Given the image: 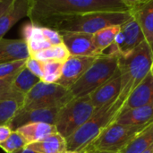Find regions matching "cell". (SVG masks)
Listing matches in <instances>:
<instances>
[{
	"mask_svg": "<svg viewBox=\"0 0 153 153\" xmlns=\"http://www.w3.org/2000/svg\"><path fill=\"white\" fill-rule=\"evenodd\" d=\"M130 11V0H31L28 17L35 25L49 20L100 12Z\"/></svg>",
	"mask_w": 153,
	"mask_h": 153,
	"instance_id": "6da1fadb",
	"label": "cell"
},
{
	"mask_svg": "<svg viewBox=\"0 0 153 153\" xmlns=\"http://www.w3.org/2000/svg\"><path fill=\"white\" fill-rule=\"evenodd\" d=\"M134 89L131 82L122 81V91L119 96L100 108L96 109L92 117L80 129L65 139L67 151H83L106 128L115 123L124 110L125 104Z\"/></svg>",
	"mask_w": 153,
	"mask_h": 153,
	"instance_id": "7a4b0ae2",
	"label": "cell"
},
{
	"mask_svg": "<svg viewBox=\"0 0 153 153\" xmlns=\"http://www.w3.org/2000/svg\"><path fill=\"white\" fill-rule=\"evenodd\" d=\"M131 17L130 11L91 13L52 19L46 22L43 27L53 29L58 32H80L94 35L108 27L122 26Z\"/></svg>",
	"mask_w": 153,
	"mask_h": 153,
	"instance_id": "3957f363",
	"label": "cell"
},
{
	"mask_svg": "<svg viewBox=\"0 0 153 153\" xmlns=\"http://www.w3.org/2000/svg\"><path fill=\"white\" fill-rule=\"evenodd\" d=\"M119 56L102 54L70 89L74 98L89 96L113 77L119 69Z\"/></svg>",
	"mask_w": 153,
	"mask_h": 153,
	"instance_id": "277c9868",
	"label": "cell"
},
{
	"mask_svg": "<svg viewBox=\"0 0 153 153\" xmlns=\"http://www.w3.org/2000/svg\"><path fill=\"white\" fill-rule=\"evenodd\" d=\"M148 125L149 124L143 126H127L115 122L81 152L87 153L99 152L122 153Z\"/></svg>",
	"mask_w": 153,
	"mask_h": 153,
	"instance_id": "5b68a950",
	"label": "cell"
},
{
	"mask_svg": "<svg viewBox=\"0 0 153 153\" xmlns=\"http://www.w3.org/2000/svg\"><path fill=\"white\" fill-rule=\"evenodd\" d=\"M90 96L74 98L62 107L57 114L55 126L57 133L68 138L80 129L95 113Z\"/></svg>",
	"mask_w": 153,
	"mask_h": 153,
	"instance_id": "8992f818",
	"label": "cell"
},
{
	"mask_svg": "<svg viewBox=\"0 0 153 153\" xmlns=\"http://www.w3.org/2000/svg\"><path fill=\"white\" fill-rule=\"evenodd\" d=\"M73 99L70 90L56 83H46L40 81L25 96L23 106L19 112L62 108Z\"/></svg>",
	"mask_w": 153,
	"mask_h": 153,
	"instance_id": "52a82bcc",
	"label": "cell"
},
{
	"mask_svg": "<svg viewBox=\"0 0 153 153\" xmlns=\"http://www.w3.org/2000/svg\"><path fill=\"white\" fill-rule=\"evenodd\" d=\"M153 50L145 40L130 53L119 56V70L122 79L130 82L135 88L151 72Z\"/></svg>",
	"mask_w": 153,
	"mask_h": 153,
	"instance_id": "ba28073f",
	"label": "cell"
},
{
	"mask_svg": "<svg viewBox=\"0 0 153 153\" xmlns=\"http://www.w3.org/2000/svg\"><path fill=\"white\" fill-rule=\"evenodd\" d=\"M63 44L67 48L71 56L98 57L100 54L97 49L93 35L80 32H59Z\"/></svg>",
	"mask_w": 153,
	"mask_h": 153,
	"instance_id": "9c48e42d",
	"label": "cell"
},
{
	"mask_svg": "<svg viewBox=\"0 0 153 153\" xmlns=\"http://www.w3.org/2000/svg\"><path fill=\"white\" fill-rule=\"evenodd\" d=\"M97 57L88 56H69L64 63L62 74L56 84L70 90L76 82L91 67Z\"/></svg>",
	"mask_w": 153,
	"mask_h": 153,
	"instance_id": "30bf717a",
	"label": "cell"
},
{
	"mask_svg": "<svg viewBox=\"0 0 153 153\" xmlns=\"http://www.w3.org/2000/svg\"><path fill=\"white\" fill-rule=\"evenodd\" d=\"M130 13L138 22L153 50V0H130Z\"/></svg>",
	"mask_w": 153,
	"mask_h": 153,
	"instance_id": "8fae6325",
	"label": "cell"
},
{
	"mask_svg": "<svg viewBox=\"0 0 153 153\" xmlns=\"http://www.w3.org/2000/svg\"><path fill=\"white\" fill-rule=\"evenodd\" d=\"M61 108H47V109H32L28 111H21L9 122L8 126L12 131H15L21 126L32 123H46L55 126L57 114Z\"/></svg>",
	"mask_w": 153,
	"mask_h": 153,
	"instance_id": "7c38bea8",
	"label": "cell"
},
{
	"mask_svg": "<svg viewBox=\"0 0 153 153\" xmlns=\"http://www.w3.org/2000/svg\"><path fill=\"white\" fill-rule=\"evenodd\" d=\"M121 91L122 77L120 70L118 69L113 77H111L108 82L96 89L89 96L93 107L98 109L117 99L119 96Z\"/></svg>",
	"mask_w": 153,
	"mask_h": 153,
	"instance_id": "4fadbf2b",
	"label": "cell"
},
{
	"mask_svg": "<svg viewBox=\"0 0 153 153\" xmlns=\"http://www.w3.org/2000/svg\"><path fill=\"white\" fill-rule=\"evenodd\" d=\"M153 104V77L151 73L133 90L124 109L135 108Z\"/></svg>",
	"mask_w": 153,
	"mask_h": 153,
	"instance_id": "5bb4252c",
	"label": "cell"
},
{
	"mask_svg": "<svg viewBox=\"0 0 153 153\" xmlns=\"http://www.w3.org/2000/svg\"><path fill=\"white\" fill-rule=\"evenodd\" d=\"M30 57L26 42L21 39H0V64L26 60Z\"/></svg>",
	"mask_w": 153,
	"mask_h": 153,
	"instance_id": "9a60e30c",
	"label": "cell"
},
{
	"mask_svg": "<svg viewBox=\"0 0 153 153\" xmlns=\"http://www.w3.org/2000/svg\"><path fill=\"white\" fill-rule=\"evenodd\" d=\"M31 0H14L11 7L0 17V39L21 19L28 16Z\"/></svg>",
	"mask_w": 153,
	"mask_h": 153,
	"instance_id": "2e32d148",
	"label": "cell"
},
{
	"mask_svg": "<svg viewBox=\"0 0 153 153\" xmlns=\"http://www.w3.org/2000/svg\"><path fill=\"white\" fill-rule=\"evenodd\" d=\"M121 30L125 36V41L120 50L121 56L130 53L140 44L145 41L143 32L138 22L133 15L126 23L121 26Z\"/></svg>",
	"mask_w": 153,
	"mask_h": 153,
	"instance_id": "e0dca14e",
	"label": "cell"
},
{
	"mask_svg": "<svg viewBox=\"0 0 153 153\" xmlns=\"http://www.w3.org/2000/svg\"><path fill=\"white\" fill-rule=\"evenodd\" d=\"M153 121V104L130 108L124 109L116 122L121 125L127 126H143L150 124Z\"/></svg>",
	"mask_w": 153,
	"mask_h": 153,
	"instance_id": "ac0fdd59",
	"label": "cell"
},
{
	"mask_svg": "<svg viewBox=\"0 0 153 153\" xmlns=\"http://www.w3.org/2000/svg\"><path fill=\"white\" fill-rule=\"evenodd\" d=\"M15 131H17L22 136L27 145L39 142L52 134L57 133L55 126L46 123L28 124L19 127Z\"/></svg>",
	"mask_w": 153,
	"mask_h": 153,
	"instance_id": "d6986e66",
	"label": "cell"
},
{
	"mask_svg": "<svg viewBox=\"0 0 153 153\" xmlns=\"http://www.w3.org/2000/svg\"><path fill=\"white\" fill-rule=\"evenodd\" d=\"M26 148L38 153H64L67 151L66 141L60 134H52L44 139L30 143Z\"/></svg>",
	"mask_w": 153,
	"mask_h": 153,
	"instance_id": "ffe728a7",
	"label": "cell"
},
{
	"mask_svg": "<svg viewBox=\"0 0 153 153\" xmlns=\"http://www.w3.org/2000/svg\"><path fill=\"white\" fill-rule=\"evenodd\" d=\"M25 96L19 94L0 101V126L8 125L22 108Z\"/></svg>",
	"mask_w": 153,
	"mask_h": 153,
	"instance_id": "44dd1931",
	"label": "cell"
},
{
	"mask_svg": "<svg viewBox=\"0 0 153 153\" xmlns=\"http://www.w3.org/2000/svg\"><path fill=\"white\" fill-rule=\"evenodd\" d=\"M41 80L34 75L26 66H24L13 78V88L16 91L26 96Z\"/></svg>",
	"mask_w": 153,
	"mask_h": 153,
	"instance_id": "7402d4cb",
	"label": "cell"
},
{
	"mask_svg": "<svg viewBox=\"0 0 153 153\" xmlns=\"http://www.w3.org/2000/svg\"><path fill=\"white\" fill-rule=\"evenodd\" d=\"M153 145V121L149 124L122 153H143Z\"/></svg>",
	"mask_w": 153,
	"mask_h": 153,
	"instance_id": "603a6c76",
	"label": "cell"
},
{
	"mask_svg": "<svg viewBox=\"0 0 153 153\" xmlns=\"http://www.w3.org/2000/svg\"><path fill=\"white\" fill-rule=\"evenodd\" d=\"M69 56L70 54L64 44L52 46L47 49L30 55V57L35 58L42 63L48 61H58L65 63L69 58Z\"/></svg>",
	"mask_w": 153,
	"mask_h": 153,
	"instance_id": "cb8c5ba5",
	"label": "cell"
},
{
	"mask_svg": "<svg viewBox=\"0 0 153 153\" xmlns=\"http://www.w3.org/2000/svg\"><path fill=\"white\" fill-rule=\"evenodd\" d=\"M121 26H111L105 28L93 35V41L100 51V54H103L115 41L116 36L120 31Z\"/></svg>",
	"mask_w": 153,
	"mask_h": 153,
	"instance_id": "d4e9b609",
	"label": "cell"
},
{
	"mask_svg": "<svg viewBox=\"0 0 153 153\" xmlns=\"http://www.w3.org/2000/svg\"><path fill=\"white\" fill-rule=\"evenodd\" d=\"M64 63L58 61H48L43 63V77L41 82L46 83H56L62 74Z\"/></svg>",
	"mask_w": 153,
	"mask_h": 153,
	"instance_id": "484cf974",
	"label": "cell"
},
{
	"mask_svg": "<svg viewBox=\"0 0 153 153\" xmlns=\"http://www.w3.org/2000/svg\"><path fill=\"white\" fill-rule=\"evenodd\" d=\"M27 146L26 142L22 136L17 132L13 131L8 139L0 144V148L6 153H13L21 149H23Z\"/></svg>",
	"mask_w": 153,
	"mask_h": 153,
	"instance_id": "4316f807",
	"label": "cell"
},
{
	"mask_svg": "<svg viewBox=\"0 0 153 153\" xmlns=\"http://www.w3.org/2000/svg\"><path fill=\"white\" fill-rule=\"evenodd\" d=\"M27 60L28 59L0 64V80L13 78L26 65Z\"/></svg>",
	"mask_w": 153,
	"mask_h": 153,
	"instance_id": "83f0119b",
	"label": "cell"
},
{
	"mask_svg": "<svg viewBox=\"0 0 153 153\" xmlns=\"http://www.w3.org/2000/svg\"><path fill=\"white\" fill-rule=\"evenodd\" d=\"M13 78L0 80V101L7 100L9 98L14 97V96H17L19 94H22V93L16 91L15 90H13Z\"/></svg>",
	"mask_w": 153,
	"mask_h": 153,
	"instance_id": "f1b7e54d",
	"label": "cell"
},
{
	"mask_svg": "<svg viewBox=\"0 0 153 153\" xmlns=\"http://www.w3.org/2000/svg\"><path fill=\"white\" fill-rule=\"evenodd\" d=\"M41 27H42L44 37L52 46H57V45L63 44L61 34L58 31H56L53 29L48 28V27H43V26H41Z\"/></svg>",
	"mask_w": 153,
	"mask_h": 153,
	"instance_id": "f546056e",
	"label": "cell"
},
{
	"mask_svg": "<svg viewBox=\"0 0 153 153\" xmlns=\"http://www.w3.org/2000/svg\"><path fill=\"white\" fill-rule=\"evenodd\" d=\"M25 66L34 75H36L37 77H39L40 80L42 79V77H43V63L42 62L37 60L35 58L30 57V58H28Z\"/></svg>",
	"mask_w": 153,
	"mask_h": 153,
	"instance_id": "4dcf8cb0",
	"label": "cell"
},
{
	"mask_svg": "<svg viewBox=\"0 0 153 153\" xmlns=\"http://www.w3.org/2000/svg\"><path fill=\"white\" fill-rule=\"evenodd\" d=\"M12 129L8 125L0 126V144L5 142L12 134Z\"/></svg>",
	"mask_w": 153,
	"mask_h": 153,
	"instance_id": "1f68e13d",
	"label": "cell"
},
{
	"mask_svg": "<svg viewBox=\"0 0 153 153\" xmlns=\"http://www.w3.org/2000/svg\"><path fill=\"white\" fill-rule=\"evenodd\" d=\"M14 0H0V17L11 7Z\"/></svg>",
	"mask_w": 153,
	"mask_h": 153,
	"instance_id": "d6a6232c",
	"label": "cell"
},
{
	"mask_svg": "<svg viewBox=\"0 0 153 153\" xmlns=\"http://www.w3.org/2000/svg\"><path fill=\"white\" fill-rule=\"evenodd\" d=\"M13 153H38L36 152H33V151H31V150H30V149H28V148H23V149H21V150H19V151H17V152H15Z\"/></svg>",
	"mask_w": 153,
	"mask_h": 153,
	"instance_id": "836d02e7",
	"label": "cell"
},
{
	"mask_svg": "<svg viewBox=\"0 0 153 153\" xmlns=\"http://www.w3.org/2000/svg\"><path fill=\"white\" fill-rule=\"evenodd\" d=\"M64 153H87L85 152H69V151H66Z\"/></svg>",
	"mask_w": 153,
	"mask_h": 153,
	"instance_id": "e575fe53",
	"label": "cell"
},
{
	"mask_svg": "<svg viewBox=\"0 0 153 153\" xmlns=\"http://www.w3.org/2000/svg\"><path fill=\"white\" fill-rule=\"evenodd\" d=\"M151 74L152 75V77H153V62H152V67H151Z\"/></svg>",
	"mask_w": 153,
	"mask_h": 153,
	"instance_id": "d590c367",
	"label": "cell"
},
{
	"mask_svg": "<svg viewBox=\"0 0 153 153\" xmlns=\"http://www.w3.org/2000/svg\"><path fill=\"white\" fill-rule=\"evenodd\" d=\"M94 153H112V152H94Z\"/></svg>",
	"mask_w": 153,
	"mask_h": 153,
	"instance_id": "8d00e7d4",
	"label": "cell"
}]
</instances>
